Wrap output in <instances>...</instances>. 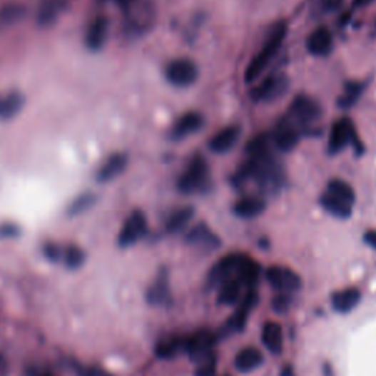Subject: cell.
Here are the masks:
<instances>
[{"label":"cell","instance_id":"obj_1","mask_svg":"<svg viewBox=\"0 0 376 376\" xmlns=\"http://www.w3.org/2000/svg\"><path fill=\"white\" fill-rule=\"evenodd\" d=\"M273 148L269 134H259L250 140L245 159L238 166L233 183L238 187L253 183L262 194L278 193L285 184V171Z\"/></svg>","mask_w":376,"mask_h":376},{"label":"cell","instance_id":"obj_2","mask_svg":"<svg viewBox=\"0 0 376 376\" xmlns=\"http://www.w3.org/2000/svg\"><path fill=\"white\" fill-rule=\"evenodd\" d=\"M262 275V266L245 253H230L218 260L209 275L208 287L219 288L231 280H240L248 290H255Z\"/></svg>","mask_w":376,"mask_h":376},{"label":"cell","instance_id":"obj_3","mask_svg":"<svg viewBox=\"0 0 376 376\" xmlns=\"http://www.w3.org/2000/svg\"><path fill=\"white\" fill-rule=\"evenodd\" d=\"M287 33H288V27H287L285 21H278L272 25L270 30H269V34H268L263 46L258 52V55L248 62V65L245 68V72H244V81L245 83L256 81L260 75L265 72V69L269 66V63L273 61V58L278 55L280 49H281V46L287 37Z\"/></svg>","mask_w":376,"mask_h":376},{"label":"cell","instance_id":"obj_4","mask_svg":"<svg viewBox=\"0 0 376 376\" xmlns=\"http://www.w3.org/2000/svg\"><path fill=\"white\" fill-rule=\"evenodd\" d=\"M319 203L330 215L338 219H347L352 216L356 203L355 188L344 180L334 178L328 183L327 190L322 193Z\"/></svg>","mask_w":376,"mask_h":376},{"label":"cell","instance_id":"obj_5","mask_svg":"<svg viewBox=\"0 0 376 376\" xmlns=\"http://www.w3.org/2000/svg\"><path fill=\"white\" fill-rule=\"evenodd\" d=\"M322 108L315 98L300 94L295 96L291 105L287 109L285 118L302 133V136H309L322 118Z\"/></svg>","mask_w":376,"mask_h":376},{"label":"cell","instance_id":"obj_6","mask_svg":"<svg viewBox=\"0 0 376 376\" xmlns=\"http://www.w3.org/2000/svg\"><path fill=\"white\" fill-rule=\"evenodd\" d=\"M210 184V171L206 159L198 153L191 156L177 181L178 191L187 195L203 194L209 191Z\"/></svg>","mask_w":376,"mask_h":376},{"label":"cell","instance_id":"obj_7","mask_svg":"<svg viewBox=\"0 0 376 376\" xmlns=\"http://www.w3.org/2000/svg\"><path fill=\"white\" fill-rule=\"evenodd\" d=\"M347 146H352L357 156L363 155L365 146L357 134L353 121L350 118H340L331 127L328 137V152L330 155H338Z\"/></svg>","mask_w":376,"mask_h":376},{"label":"cell","instance_id":"obj_8","mask_svg":"<svg viewBox=\"0 0 376 376\" xmlns=\"http://www.w3.org/2000/svg\"><path fill=\"white\" fill-rule=\"evenodd\" d=\"M290 81L283 73H272L263 78L250 93L253 102L256 103H269L281 98L288 91Z\"/></svg>","mask_w":376,"mask_h":376},{"label":"cell","instance_id":"obj_9","mask_svg":"<svg viewBox=\"0 0 376 376\" xmlns=\"http://www.w3.org/2000/svg\"><path fill=\"white\" fill-rule=\"evenodd\" d=\"M265 277L269 285L280 294L294 295V293L302 288V278L287 266H270L266 269Z\"/></svg>","mask_w":376,"mask_h":376},{"label":"cell","instance_id":"obj_10","mask_svg":"<svg viewBox=\"0 0 376 376\" xmlns=\"http://www.w3.org/2000/svg\"><path fill=\"white\" fill-rule=\"evenodd\" d=\"M218 342V335L209 330H200L186 338V353L195 365L213 356V348Z\"/></svg>","mask_w":376,"mask_h":376},{"label":"cell","instance_id":"obj_11","mask_svg":"<svg viewBox=\"0 0 376 376\" xmlns=\"http://www.w3.org/2000/svg\"><path fill=\"white\" fill-rule=\"evenodd\" d=\"M165 77L169 84L178 88L190 87L195 83L198 77V69L197 65L186 58L175 59L169 62L165 68Z\"/></svg>","mask_w":376,"mask_h":376},{"label":"cell","instance_id":"obj_12","mask_svg":"<svg viewBox=\"0 0 376 376\" xmlns=\"http://www.w3.org/2000/svg\"><path fill=\"white\" fill-rule=\"evenodd\" d=\"M147 233V218L144 212L134 210L125 219L122 228L118 234V245L121 248H128L137 244Z\"/></svg>","mask_w":376,"mask_h":376},{"label":"cell","instance_id":"obj_13","mask_svg":"<svg viewBox=\"0 0 376 376\" xmlns=\"http://www.w3.org/2000/svg\"><path fill=\"white\" fill-rule=\"evenodd\" d=\"M269 136L273 147L280 150V152H291L298 144L300 138L303 137L302 133H300L285 116L278 121V123L275 125L273 131Z\"/></svg>","mask_w":376,"mask_h":376},{"label":"cell","instance_id":"obj_14","mask_svg":"<svg viewBox=\"0 0 376 376\" xmlns=\"http://www.w3.org/2000/svg\"><path fill=\"white\" fill-rule=\"evenodd\" d=\"M186 243L202 253H212L220 247V238L205 222L197 223L186 235Z\"/></svg>","mask_w":376,"mask_h":376},{"label":"cell","instance_id":"obj_15","mask_svg":"<svg viewBox=\"0 0 376 376\" xmlns=\"http://www.w3.org/2000/svg\"><path fill=\"white\" fill-rule=\"evenodd\" d=\"M146 300L150 306L153 308H168L172 303L171 287H169V273L162 268L155 280L150 284L146 293Z\"/></svg>","mask_w":376,"mask_h":376},{"label":"cell","instance_id":"obj_16","mask_svg":"<svg viewBox=\"0 0 376 376\" xmlns=\"http://www.w3.org/2000/svg\"><path fill=\"white\" fill-rule=\"evenodd\" d=\"M205 125V116L198 112H187L183 115L177 122L173 123V127L169 133L171 140L173 141H181L191 134L197 133L203 128Z\"/></svg>","mask_w":376,"mask_h":376},{"label":"cell","instance_id":"obj_17","mask_svg":"<svg viewBox=\"0 0 376 376\" xmlns=\"http://www.w3.org/2000/svg\"><path fill=\"white\" fill-rule=\"evenodd\" d=\"M306 47L312 56H328L334 49V36L331 30L327 27H317L313 33L309 34L306 40Z\"/></svg>","mask_w":376,"mask_h":376},{"label":"cell","instance_id":"obj_18","mask_svg":"<svg viewBox=\"0 0 376 376\" xmlns=\"http://www.w3.org/2000/svg\"><path fill=\"white\" fill-rule=\"evenodd\" d=\"M266 209L265 198L259 194H248L238 198L233 210L238 218L243 219H253L259 215H262Z\"/></svg>","mask_w":376,"mask_h":376},{"label":"cell","instance_id":"obj_19","mask_svg":"<svg viewBox=\"0 0 376 376\" xmlns=\"http://www.w3.org/2000/svg\"><path fill=\"white\" fill-rule=\"evenodd\" d=\"M241 136V128L238 125H230L218 131L209 141V148L213 153H227L237 144Z\"/></svg>","mask_w":376,"mask_h":376},{"label":"cell","instance_id":"obj_20","mask_svg":"<svg viewBox=\"0 0 376 376\" xmlns=\"http://www.w3.org/2000/svg\"><path fill=\"white\" fill-rule=\"evenodd\" d=\"M186 338L183 335H166L161 338L155 347V355L159 359L169 360L177 357L180 353H186Z\"/></svg>","mask_w":376,"mask_h":376},{"label":"cell","instance_id":"obj_21","mask_svg":"<svg viewBox=\"0 0 376 376\" xmlns=\"http://www.w3.org/2000/svg\"><path fill=\"white\" fill-rule=\"evenodd\" d=\"M262 342L270 355H281L284 348V334L281 325L277 322H266L262 328Z\"/></svg>","mask_w":376,"mask_h":376},{"label":"cell","instance_id":"obj_22","mask_svg":"<svg viewBox=\"0 0 376 376\" xmlns=\"http://www.w3.org/2000/svg\"><path fill=\"white\" fill-rule=\"evenodd\" d=\"M362 300L360 290L355 287H348L344 290H340L332 294L331 297V305L335 312L338 313H348L352 312Z\"/></svg>","mask_w":376,"mask_h":376},{"label":"cell","instance_id":"obj_23","mask_svg":"<svg viewBox=\"0 0 376 376\" xmlns=\"http://www.w3.org/2000/svg\"><path fill=\"white\" fill-rule=\"evenodd\" d=\"M248 291L240 280H231L218 288V303L220 306H234L241 302L243 295Z\"/></svg>","mask_w":376,"mask_h":376},{"label":"cell","instance_id":"obj_24","mask_svg":"<svg viewBox=\"0 0 376 376\" xmlns=\"http://www.w3.org/2000/svg\"><path fill=\"white\" fill-rule=\"evenodd\" d=\"M128 165V158L127 155L123 153H115L112 156L108 158V161H105V163L100 166L96 178L98 183H108L113 178H116L118 175H121L125 168Z\"/></svg>","mask_w":376,"mask_h":376},{"label":"cell","instance_id":"obj_25","mask_svg":"<svg viewBox=\"0 0 376 376\" xmlns=\"http://www.w3.org/2000/svg\"><path fill=\"white\" fill-rule=\"evenodd\" d=\"M265 362V357L262 352H259L258 348L247 347L243 348L241 352L237 353L235 356V369L241 373H250L256 369H259Z\"/></svg>","mask_w":376,"mask_h":376},{"label":"cell","instance_id":"obj_26","mask_svg":"<svg viewBox=\"0 0 376 376\" xmlns=\"http://www.w3.org/2000/svg\"><path fill=\"white\" fill-rule=\"evenodd\" d=\"M194 213H195V210L191 206H183L177 210H173L168 216L166 223H165L166 233H169V234L183 233L188 227V223L193 220Z\"/></svg>","mask_w":376,"mask_h":376},{"label":"cell","instance_id":"obj_27","mask_svg":"<svg viewBox=\"0 0 376 376\" xmlns=\"http://www.w3.org/2000/svg\"><path fill=\"white\" fill-rule=\"evenodd\" d=\"M108 36V19L103 16L96 18L87 30L86 44L91 50H98L106 41Z\"/></svg>","mask_w":376,"mask_h":376},{"label":"cell","instance_id":"obj_28","mask_svg":"<svg viewBox=\"0 0 376 376\" xmlns=\"http://www.w3.org/2000/svg\"><path fill=\"white\" fill-rule=\"evenodd\" d=\"M366 83L363 81H347L342 90V94L338 97V106L341 109H350L357 103V100L363 94Z\"/></svg>","mask_w":376,"mask_h":376},{"label":"cell","instance_id":"obj_29","mask_svg":"<svg viewBox=\"0 0 376 376\" xmlns=\"http://www.w3.org/2000/svg\"><path fill=\"white\" fill-rule=\"evenodd\" d=\"M250 312H252V309H248L244 305H238V309L233 313V316L227 320V323L223 325V328L220 330L219 334L222 337H228V335L241 332L244 330V327H245Z\"/></svg>","mask_w":376,"mask_h":376},{"label":"cell","instance_id":"obj_30","mask_svg":"<svg viewBox=\"0 0 376 376\" xmlns=\"http://www.w3.org/2000/svg\"><path fill=\"white\" fill-rule=\"evenodd\" d=\"M24 106V97L18 91H12L0 97V119H11Z\"/></svg>","mask_w":376,"mask_h":376},{"label":"cell","instance_id":"obj_31","mask_svg":"<svg viewBox=\"0 0 376 376\" xmlns=\"http://www.w3.org/2000/svg\"><path fill=\"white\" fill-rule=\"evenodd\" d=\"M59 262H62L71 270H77L84 265L86 253L78 245H66V247H62Z\"/></svg>","mask_w":376,"mask_h":376},{"label":"cell","instance_id":"obj_32","mask_svg":"<svg viewBox=\"0 0 376 376\" xmlns=\"http://www.w3.org/2000/svg\"><path fill=\"white\" fill-rule=\"evenodd\" d=\"M71 369L75 373V376H115L111 372L105 370L103 367L96 366V365H87L81 362H71Z\"/></svg>","mask_w":376,"mask_h":376},{"label":"cell","instance_id":"obj_33","mask_svg":"<svg viewBox=\"0 0 376 376\" xmlns=\"http://www.w3.org/2000/svg\"><path fill=\"white\" fill-rule=\"evenodd\" d=\"M216 356H210L203 362L197 363L195 376H216Z\"/></svg>","mask_w":376,"mask_h":376},{"label":"cell","instance_id":"obj_34","mask_svg":"<svg viewBox=\"0 0 376 376\" xmlns=\"http://www.w3.org/2000/svg\"><path fill=\"white\" fill-rule=\"evenodd\" d=\"M94 202V197L90 194H83L80 195L75 202L69 206V215H78L84 212L87 208H90Z\"/></svg>","mask_w":376,"mask_h":376},{"label":"cell","instance_id":"obj_35","mask_svg":"<svg viewBox=\"0 0 376 376\" xmlns=\"http://www.w3.org/2000/svg\"><path fill=\"white\" fill-rule=\"evenodd\" d=\"M293 302V295L290 294H277L272 300V309L277 313H285Z\"/></svg>","mask_w":376,"mask_h":376},{"label":"cell","instance_id":"obj_36","mask_svg":"<svg viewBox=\"0 0 376 376\" xmlns=\"http://www.w3.org/2000/svg\"><path fill=\"white\" fill-rule=\"evenodd\" d=\"M43 253L50 262H59L61 260V253H62V247L55 243H47L43 247Z\"/></svg>","mask_w":376,"mask_h":376},{"label":"cell","instance_id":"obj_37","mask_svg":"<svg viewBox=\"0 0 376 376\" xmlns=\"http://www.w3.org/2000/svg\"><path fill=\"white\" fill-rule=\"evenodd\" d=\"M21 233L19 227L12 222H6V223H2L0 225V237L4 238H15L18 237Z\"/></svg>","mask_w":376,"mask_h":376},{"label":"cell","instance_id":"obj_38","mask_svg":"<svg viewBox=\"0 0 376 376\" xmlns=\"http://www.w3.org/2000/svg\"><path fill=\"white\" fill-rule=\"evenodd\" d=\"M342 4H344V0H319V8L323 12H334L340 9Z\"/></svg>","mask_w":376,"mask_h":376},{"label":"cell","instance_id":"obj_39","mask_svg":"<svg viewBox=\"0 0 376 376\" xmlns=\"http://www.w3.org/2000/svg\"><path fill=\"white\" fill-rule=\"evenodd\" d=\"M25 375L27 376H56L50 369L41 367V366H29L25 369Z\"/></svg>","mask_w":376,"mask_h":376},{"label":"cell","instance_id":"obj_40","mask_svg":"<svg viewBox=\"0 0 376 376\" xmlns=\"http://www.w3.org/2000/svg\"><path fill=\"white\" fill-rule=\"evenodd\" d=\"M363 240H365V243H366L369 247H372L373 250H376V231H373V230L366 231L365 235H363Z\"/></svg>","mask_w":376,"mask_h":376},{"label":"cell","instance_id":"obj_41","mask_svg":"<svg viewBox=\"0 0 376 376\" xmlns=\"http://www.w3.org/2000/svg\"><path fill=\"white\" fill-rule=\"evenodd\" d=\"M115 2L121 6V8H123V9H130L131 6H133V4L136 2V0H115Z\"/></svg>","mask_w":376,"mask_h":376},{"label":"cell","instance_id":"obj_42","mask_svg":"<svg viewBox=\"0 0 376 376\" xmlns=\"http://www.w3.org/2000/svg\"><path fill=\"white\" fill-rule=\"evenodd\" d=\"M372 2H375V0H353V6L355 8H366Z\"/></svg>","mask_w":376,"mask_h":376}]
</instances>
